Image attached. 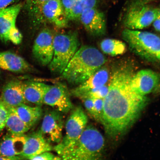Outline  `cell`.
<instances>
[{
  "mask_svg": "<svg viewBox=\"0 0 160 160\" xmlns=\"http://www.w3.org/2000/svg\"><path fill=\"white\" fill-rule=\"evenodd\" d=\"M53 53L49 69L56 74L61 75L70 60L79 49V42L77 32L59 33L54 36Z\"/></svg>",
  "mask_w": 160,
  "mask_h": 160,
  "instance_id": "5b68a950",
  "label": "cell"
},
{
  "mask_svg": "<svg viewBox=\"0 0 160 160\" xmlns=\"http://www.w3.org/2000/svg\"><path fill=\"white\" fill-rule=\"evenodd\" d=\"M0 68L16 73L32 71V68L25 59L10 51L0 52Z\"/></svg>",
  "mask_w": 160,
  "mask_h": 160,
  "instance_id": "ac0fdd59",
  "label": "cell"
},
{
  "mask_svg": "<svg viewBox=\"0 0 160 160\" xmlns=\"http://www.w3.org/2000/svg\"><path fill=\"white\" fill-rule=\"evenodd\" d=\"M27 135L10 134L3 138L0 143V154L13 157L21 156L27 141Z\"/></svg>",
  "mask_w": 160,
  "mask_h": 160,
  "instance_id": "d6986e66",
  "label": "cell"
},
{
  "mask_svg": "<svg viewBox=\"0 0 160 160\" xmlns=\"http://www.w3.org/2000/svg\"><path fill=\"white\" fill-rule=\"evenodd\" d=\"M105 147V139L99 130L93 125H87L77 141L59 156L63 160L100 159Z\"/></svg>",
  "mask_w": 160,
  "mask_h": 160,
  "instance_id": "3957f363",
  "label": "cell"
},
{
  "mask_svg": "<svg viewBox=\"0 0 160 160\" xmlns=\"http://www.w3.org/2000/svg\"><path fill=\"white\" fill-rule=\"evenodd\" d=\"M129 48L138 55L152 61H160V38L155 34L125 29L122 33Z\"/></svg>",
  "mask_w": 160,
  "mask_h": 160,
  "instance_id": "277c9868",
  "label": "cell"
},
{
  "mask_svg": "<svg viewBox=\"0 0 160 160\" xmlns=\"http://www.w3.org/2000/svg\"><path fill=\"white\" fill-rule=\"evenodd\" d=\"M109 78L108 70L106 67H102L86 81L72 90L70 94L79 98L91 90L105 85Z\"/></svg>",
  "mask_w": 160,
  "mask_h": 160,
  "instance_id": "2e32d148",
  "label": "cell"
},
{
  "mask_svg": "<svg viewBox=\"0 0 160 160\" xmlns=\"http://www.w3.org/2000/svg\"><path fill=\"white\" fill-rule=\"evenodd\" d=\"M8 115L5 125L7 131L10 134L13 135L25 134L31 128L19 117L15 108H8Z\"/></svg>",
  "mask_w": 160,
  "mask_h": 160,
  "instance_id": "7402d4cb",
  "label": "cell"
},
{
  "mask_svg": "<svg viewBox=\"0 0 160 160\" xmlns=\"http://www.w3.org/2000/svg\"><path fill=\"white\" fill-rule=\"evenodd\" d=\"M70 95L65 83L59 82L50 85L44 97L43 104L63 114H67L74 107Z\"/></svg>",
  "mask_w": 160,
  "mask_h": 160,
  "instance_id": "8fae6325",
  "label": "cell"
},
{
  "mask_svg": "<svg viewBox=\"0 0 160 160\" xmlns=\"http://www.w3.org/2000/svg\"><path fill=\"white\" fill-rule=\"evenodd\" d=\"M153 23V26L155 29L157 31L160 32V15L158 16Z\"/></svg>",
  "mask_w": 160,
  "mask_h": 160,
  "instance_id": "1f68e13d",
  "label": "cell"
},
{
  "mask_svg": "<svg viewBox=\"0 0 160 160\" xmlns=\"http://www.w3.org/2000/svg\"><path fill=\"white\" fill-rule=\"evenodd\" d=\"M108 92V86L105 85L102 87L92 89L80 97V99L83 98L92 99H104Z\"/></svg>",
  "mask_w": 160,
  "mask_h": 160,
  "instance_id": "d4e9b609",
  "label": "cell"
},
{
  "mask_svg": "<svg viewBox=\"0 0 160 160\" xmlns=\"http://www.w3.org/2000/svg\"><path fill=\"white\" fill-rule=\"evenodd\" d=\"M54 36L51 30H42L35 40L33 47V57L42 65H48L52 59Z\"/></svg>",
  "mask_w": 160,
  "mask_h": 160,
  "instance_id": "7c38bea8",
  "label": "cell"
},
{
  "mask_svg": "<svg viewBox=\"0 0 160 160\" xmlns=\"http://www.w3.org/2000/svg\"><path fill=\"white\" fill-rule=\"evenodd\" d=\"M21 119L30 128L32 127L41 119L43 115L41 107H31L23 103L15 108Z\"/></svg>",
  "mask_w": 160,
  "mask_h": 160,
  "instance_id": "44dd1931",
  "label": "cell"
},
{
  "mask_svg": "<svg viewBox=\"0 0 160 160\" xmlns=\"http://www.w3.org/2000/svg\"><path fill=\"white\" fill-rule=\"evenodd\" d=\"M22 7L19 3L0 10V40L3 42L19 45L22 41V35L16 26Z\"/></svg>",
  "mask_w": 160,
  "mask_h": 160,
  "instance_id": "ba28073f",
  "label": "cell"
},
{
  "mask_svg": "<svg viewBox=\"0 0 160 160\" xmlns=\"http://www.w3.org/2000/svg\"><path fill=\"white\" fill-rule=\"evenodd\" d=\"M98 0H76L74 4L67 16L68 21L79 19L80 16L86 10L95 8Z\"/></svg>",
  "mask_w": 160,
  "mask_h": 160,
  "instance_id": "cb8c5ba5",
  "label": "cell"
},
{
  "mask_svg": "<svg viewBox=\"0 0 160 160\" xmlns=\"http://www.w3.org/2000/svg\"><path fill=\"white\" fill-rule=\"evenodd\" d=\"M23 87V82L19 80L8 82L2 90L0 101L8 108L28 103L24 95Z\"/></svg>",
  "mask_w": 160,
  "mask_h": 160,
  "instance_id": "5bb4252c",
  "label": "cell"
},
{
  "mask_svg": "<svg viewBox=\"0 0 160 160\" xmlns=\"http://www.w3.org/2000/svg\"><path fill=\"white\" fill-rule=\"evenodd\" d=\"M31 7V13L59 28L67 27L68 20L61 0H50ZM42 18L41 19H42Z\"/></svg>",
  "mask_w": 160,
  "mask_h": 160,
  "instance_id": "9c48e42d",
  "label": "cell"
},
{
  "mask_svg": "<svg viewBox=\"0 0 160 160\" xmlns=\"http://www.w3.org/2000/svg\"><path fill=\"white\" fill-rule=\"evenodd\" d=\"M70 112L65 124V135L53 147L58 155L77 141L87 126L88 118L82 106L74 107Z\"/></svg>",
  "mask_w": 160,
  "mask_h": 160,
  "instance_id": "8992f818",
  "label": "cell"
},
{
  "mask_svg": "<svg viewBox=\"0 0 160 160\" xmlns=\"http://www.w3.org/2000/svg\"><path fill=\"white\" fill-rule=\"evenodd\" d=\"M50 1V0H31V4L30 7H35L41 5L46 2Z\"/></svg>",
  "mask_w": 160,
  "mask_h": 160,
  "instance_id": "d6a6232c",
  "label": "cell"
},
{
  "mask_svg": "<svg viewBox=\"0 0 160 160\" xmlns=\"http://www.w3.org/2000/svg\"><path fill=\"white\" fill-rule=\"evenodd\" d=\"M160 82V76L149 69L141 70L134 74L131 82L132 89L139 95L146 96L154 91Z\"/></svg>",
  "mask_w": 160,
  "mask_h": 160,
  "instance_id": "4fadbf2b",
  "label": "cell"
},
{
  "mask_svg": "<svg viewBox=\"0 0 160 160\" xmlns=\"http://www.w3.org/2000/svg\"><path fill=\"white\" fill-rule=\"evenodd\" d=\"M1 71H0V77H1Z\"/></svg>",
  "mask_w": 160,
  "mask_h": 160,
  "instance_id": "e575fe53",
  "label": "cell"
},
{
  "mask_svg": "<svg viewBox=\"0 0 160 160\" xmlns=\"http://www.w3.org/2000/svg\"><path fill=\"white\" fill-rule=\"evenodd\" d=\"M53 150V147L45 139L39 131L27 136V141L22 153L20 156L24 159L32 158L46 152Z\"/></svg>",
  "mask_w": 160,
  "mask_h": 160,
  "instance_id": "e0dca14e",
  "label": "cell"
},
{
  "mask_svg": "<svg viewBox=\"0 0 160 160\" xmlns=\"http://www.w3.org/2000/svg\"><path fill=\"white\" fill-rule=\"evenodd\" d=\"M159 8L147 4L145 1L136 2L130 6L125 16L127 29H143L149 27L158 15Z\"/></svg>",
  "mask_w": 160,
  "mask_h": 160,
  "instance_id": "52a82bcc",
  "label": "cell"
},
{
  "mask_svg": "<svg viewBox=\"0 0 160 160\" xmlns=\"http://www.w3.org/2000/svg\"><path fill=\"white\" fill-rule=\"evenodd\" d=\"M59 156H56L50 151L46 152L32 158L30 160H61Z\"/></svg>",
  "mask_w": 160,
  "mask_h": 160,
  "instance_id": "f1b7e54d",
  "label": "cell"
},
{
  "mask_svg": "<svg viewBox=\"0 0 160 160\" xmlns=\"http://www.w3.org/2000/svg\"><path fill=\"white\" fill-rule=\"evenodd\" d=\"M93 100L96 115L95 120L101 122L103 113V99H94Z\"/></svg>",
  "mask_w": 160,
  "mask_h": 160,
  "instance_id": "484cf974",
  "label": "cell"
},
{
  "mask_svg": "<svg viewBox=\"0 0 160 160\" xmlns=\"http://www.w3.org/2000/svg\"><path fill=\"white\" fill-rule=\"evenodd\" d=\"M100 46L103 53L112 56L123 54L127 49L126 44L123 42L113 39L103 40Z\"/></svg>",
  "mask_w": 160,
  "mask_h": 160,
  "instance_id": "603a6c76",
  "label": "cell"
},
{
  "mask_svg": "<svg viewBox=\"0 0 160 160\" xmlns=\"http://www.w3.org/2000/svg\"><path fill=\"white\" fill-rule=\"evenodd\" d=\"M16 0H0V10L9 7Z\"/></svg>",
  "mask_w": 160,
  "mask_h": 160,
  "instance_id": "4dcf8cb0",
  "label": "cell"
},
{
  "mask_svg": "<svg viewBox=\"0 0 160 160\" xmlns=\"http://www.w3.org/2000/svg\"><path fill=\"white\" fill-rule=\"evenodd\" d=\"M8 115V108L0 101V131L5 128Z\"/></svg>",
  "mask_w": 160,
  "mask_h": 160,
  "instance_id": "83f0119b",
  "label": "cell"
},
{
  "mask_svg": "<svg viewBox=\"0 0 160 160\" xmlns=\"http://www.w3.org/2000/svg\"><path fill=\"white\" fill-rule=\"evenodd\" d=\"M79 19L86 30L91 35L101 36L105 34V15L95 8L86 10L82 13Z\"/></svg>",
  "mask_w": 160,
  "mask_h": 160,
  "instance_id": "9a60e30c",
  "label": "cell"
},
{
  "mask_svg": "<svg viewBox=\"0 0 160 160\" xmlns=\"http://www.w3.org/2000/svg\"><path fill=\"white\" fill-rule=\"evenodd\" d=\"M50 86L35 81L23 82V94L26 101L28 103L42 107L44 97Z\"/></svg>",
  "mask_w": 160,
  "mask_h": 160,
  "instance_id": "ffe728a7",
  "label": "cell"
},
{
  "mask_svg": "<svg viewBox=\"0 0 160 160\" xmlns=\"http://www.w3.org/2000/svg\"><path fill=\"white\" fill-rule=\"evenodd\" d=\"M63 113L57 110H48L44 115L39 131L50 144L59 143L63 138Z\"/></svg>",
  "mask_w": 160,
  "mask_h": 160,
  "instance_id": "30bf717a",
  "label": "cell"
},
{
  "mask_svg": "<svg viewBox=\"0 0 160 160\" xmlns=\"http://www.w3.org/2000/svg\"><path fill=\"white\" fill-rule=\"evenodd\" d=\"M23 159L20 156H17V157H6L0 154V160H19Z\"/></svg>",
  "mask_w": 160,
  "mask_h": 160,
  "instance_id": "836d02e7",
  "label": "cell"
},
{
  "mask_svg": "<svg viewBox=\"0 0 160 160\" xmlns=\"http://www.w3.org/2000/svg\"><path fill=\"white\" fill-rule=\"evenodd\" d=\"M133 71L129 65L116 68L112 75L108 92L103 99L101 123L106 133L112 138L121 137L131 128L148 102L146 96L138 94L131 88L130 83Z\"/></svg>",
  "mask_w": 160,
  "mask_h": 160,
  "instance_id": "6da1fadb",
  "label": "cell"
},
{
  "mask_svg": "<svg viewBox=\"0 0 160 160\" xmlns=\"http://www.w3.org/2000/svg\"><path fill=\"white\" fill-rule=\"evenodd\" d=\"M76 1V0H62V3L67 17L74 4Z\"/></svg>",
  "mask_w": 160,
  "mask_h": 160,
  "instance_id": "f546056e",
  "label": "cell"
},
{
  "mask_svg": "<svg viewBox=\"0 0 160 160\" xmlns=\"http://www.w3.org/2000/svg\"><path fill=\"white\" fill-rule=\"evenodd\" d=\"M106 62L99 50L90 46L79 48L61 74L68 82L78 85L103 67Z\"/></svg>",
  "mask_w": 160,
  "mask_h": 160,
  "instance_id": "7a4b0ae2",
  "label": "cell"
},
{
  "mask_svg": "<svg viewBox=\"0 0 160 160\" xmlns=\"http://www.w3.org/2000/svg\"><path fill=\"white\" fill-rule=\"evenodd\" d=\"M81 100L82 101L87 113L90 117L95 120L96 115L93 99L89 98H83Z\"/></svg>",
  "mask_w": 160,
  "mask_h": 160,
  "instance_id": "4316f807",
  "label": "cell"
}]
</instances>
